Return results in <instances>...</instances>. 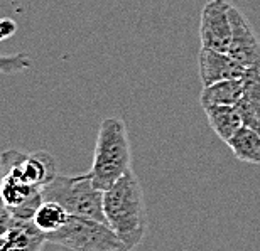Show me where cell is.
Wrapping results in <instances>:
<instances>
[{
    "instance_id": "6da1fadb",
    "label": "cell",
    "mask_w": 260,
    "mask_h": 251,
    "mask_svg": "<svg viewBox=\"0 0 260 251\" xmlns=\"http://www.w3.org/2000/svg\"><path fill=\"white\" fill-rule=\"evenodd\" d=\"M107 224L134 251L147 234V207L139 177L130 169L110 189L103 191Z\"/></svg>"
},
{
    "instance_id": "7a4b0ae2",
    "label": "cell",
    "mask_w": 260,
    "mask_h": 251,
    "mask_svg": "<svg viewBox=\"0 0 260 251\" xmlns=\"http://www.w3.org/2000/svg\"><path fill=\"white\" fill-rule=\"evenodd\" d=\"M132 169L128 128L118 117L103 118L93 152L90 175L96 189L107 191Z\"/></svg>"
},
{
    "instance_id": "3957f363",
    "label": "cell",
    "mask_w": 260,
    "mask_h": 251,
    "mask_svg": "<svg viewBox=\"0 0 260 251\" xmlns=\"http://www.w3.org/2000/svg\"><path fill=\"white\" fill-rule=\"evenodd\" d=\"M43 201L61 204L70 216H81L107 223L103 214V191L96 189L90 172L81 175H56L41 189Z\"/></svg>"
},
{
    "instance_id": "277c9868",
    "label": "cell",
    "mask_w": 260,
    "mask_h": 251,
    "mask_svg": "<svg viewBox=\"0 0 260 251\" xmlns=\"http://www.w3.org/2000/svg\"><path fill=\"white\" fill-rule=\"evenodd\" d=\"M46 241L73 251H130L107 223L81 216H68L63 228L46 234Z\"/></svg>"
},
{
    "instance_id": "5b68a950",
    "label": "cell",
    "mask_w": 260,
    "mask_h": 251,
    "mask_svg": "<svg viewBox=\"0 0 260 251\" xmlns=\"http://www.w3.org/2000/svg\"><path fill=\"white\" fill-rule=\"evenodd\" d=\"M2 175L17 177L29 186L43 189L58 175V162L49 152L39 150L34 154H22L19 150H5L0 154Z\"/></svg>"
},
{
    "instance_id": "8992f818",
    "label": "cell",
    "mask_w": 260,
    "mask_h": 251,
    "mask_svg": "<svg viewBox=\"0 0 260 251\" xmlns=\"http://www.w3.org/2000/svg\"><path fill=\"white\" fill-rule=\"evenodd\" d=\"M232 4L228 0H208L201 10V48L228 52L232 44Z\"/></svg>"
},
{
    "instance_id": "52a82bcc",
    "label": "cell",
    "mask_w": 260,
    "mask_h": 251,
    "mask_svg": "<svg viewBox=\"0 0 260 251\" xmlns=\"http://www.w3.org/2000/svg\"><path fill=\"white\" fill-rule=\"evenodd\" d=\"M232 44L228 49L233 59L238 61L245 69L260 66V39L252 27L247 15L232 5Z\"/></svg>"
},
{
    "instance_id": "ba28073f",
    "label": "cell",
    "mask_w": 260,
    "mask_h": 251,
    "mask_svg": "<svg viewBox=\"0 0 260 251\" xmlns=\"http://www.w3.org/2000/svg\"><path fill=\"white\" fill-rule=\"evenodd\" d=\"M198 69L203 86L225 80H242L245 76V67L235 61L228 52H220L201 48L198 56Z\"/></svg>"
},
{
    "instance_id": "9c48e42d",
    "label": "cell",
    "mask_w": 260,
    "mask_h": 251,
    "mask_svg": "<svg viewBox=\"0 0 260 251\" xmlns=\"http://www.w3.org/2000/svg\"><path fill=\"white\" fill-rule=\"evenodd\" d=\"M46 243V234L36 228L34 221L12 219L7 234L2 236L0 251H41Z\"/></svg>"
},
{
    "instance_id": "30bf717a",
    "label": "cell",
    "mask_w": 260,
    "mask_h": 251,
    "mask_svg": "<svg viewBox=\"0 0 260 251\" xmlns=\"http://www.w3.org/2000/svg\"><path fill=\"white\" fill-rule=\"evenodd\" d=\"M208 125L218 135L221 142H228L237 130L243 127L242 115L238 112L237 104H216V106L205 108Z\"/></svg>"
},
{
    "instance_id": "8fae6325",
    "label": "cell",
    "mask_w": 260,
    "mask_h": 251,
    "mask_svg": "<svg viewBox=\"0 0 260 251\" xmlns=\"http://www.w3.org/2000/svg\"><path fill=\"white\" fill-rule=\"evenodd\" d=\"M245 93V83L242 80H225L203 86L200 103L203 108L216 106V104H237Z\"/></svg>"
},
{
    "instance_id": "7c38bea8",
    "label": "cell",
    "mask_w": 260,
    "mask_h": 251,
    "mask_svg": "<svg viewBox=\"0 0 260 251\" xmlns=\"http://www.w3.org/2000/svg\"><path fill=\"white\" fill-rule=\"evenodd\" d=\"M226 145L240 162L260 164V132L243 125L228 140Z\"/></svg>"
},
{
    "instance_id": "4fadbf2b",
    "label": "cell",
    "mask_w": 260,
    "mask_h": 251,
    "mask_svg": "<svg viewBox=\"0 0 260 251\" xmlns=\"http://www.w3.org/2000/svg\"><path fill=\"white\" fill-rule=\"evenodd\" d=\"M243 83H245V93L237 103V108L242 115L243 125L260 132V80L243 76Z\"/></svg>"
},
{
    "instance_id": "5bb4252c",
    "label": "cell",
    "mask_w": 260,
    "mask_h": 251,
    "mask_svg": "<svg viewBox=\"0 0 260 251\" xmlns=\"http://www.w3.org/2000/svg\"><path fill=\"white\" fill-rule=\"evenodd\" d=\"M68 216L70 214L66 212V209L61 204L54 201H43L38 211H36L32 221L39 231H43L44 234H51L64 226Z\"/></svg>"
},
{
    "instance_id": "9a60e30c",
    "label": "cell",
    "mask_w": 260,
    "mask_h": 251,
    "mask_svg": "<svg viewBox=\"0 0 260 251\" xmlns=\"http://www.w3.org/2000/svg\"><path fill=\"white\" fill-rule=\"evenodd\" d=\"M32 64V57L24 52H15L9 56L0 54V75H17V73L30 69Z\"/></svg>"
},
{
    "instance_id": "2e32d148",
    "label": "cell",
    "mask_w": 260,
    "mask_h": 251,
    "mask_svg": "<svg viewBox=\"0 0 260 251\" xmlns=\"http://www.w3.org/2000/svg\"><path fill=\"white\" fill-rule=\"evenodd\" d=\"M17 32V22L10 17L0 19V43L14 38V34Z\"/></svg>"
},
{
    "instance_id": "e0dca14e",
    "label": "cell",
    "mask_w": 260,
    "mask_h": 251,
    "mask_svg": "<svg viewBox=\"0 0 260 251\" xmlns=\"http://www.w3.org/2000/svg\"><path fill=\"white\" fill-rule=\"evenodd\" d=\"M10 224H12V214H10L9 207L5 206L4 201L0 199V238L7 234Z\"/></svg>"
},
{
    "instance_id": "ac0fdd59",
    "label": "cell",
    "mask_w": 260,
    "mask_h": 251,
    "mask_svg": "<svg viewBox=\"0 0 260 251\" xmlns=\"http://www.w3.org/2000/svg\"><path fill=\"white\" fill-rule=\"evenodd\" d=\"M0 244H2V238H0Z\"/></svg>"
}]
</instances>
